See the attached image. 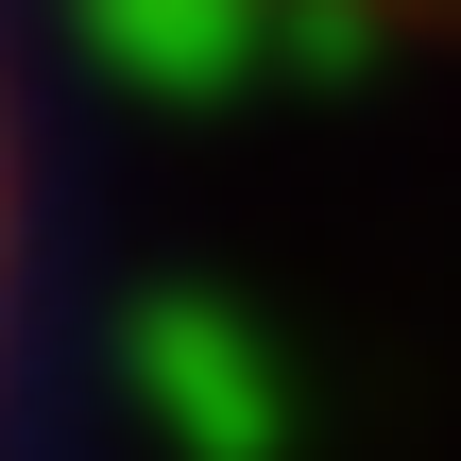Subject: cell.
Returning <instances> with one entry per match:
<instances>
[{
	"label": "cell",
	"mask_w": 461,
	"mask_h": 461,
	"mask_svg": "<svg viewBox=\"0 0 461 461\" xmlns=\"http://www.w3.org/2000/svg\"><path fill=\"white\" fill-rule=\"evenodd\" d=\"M17 222H34V171H17V68H0V393H17Z\"/></svg>",
	"instance_id": "1"
}]
</instances>
